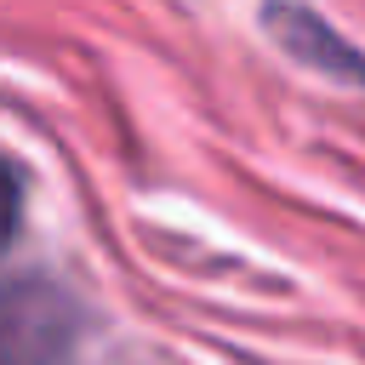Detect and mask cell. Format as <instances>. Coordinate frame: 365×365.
Segmentation results:
<instances>
[{"mask_svg":"<svg viewBox=\"0 0 365 365\" xmlns=\"http://www.w3.org/2000/svg\"><path fill=\"white\" fill-rule=\"evenodd\" d=\"M80 348V302L51 279L0 285V365H68Z\"/></svg>","mask_w":365,"mask_h":365,"instance_id":"1","label":"cell"},{"mask_svg":"<svg viewBox=\"0 0 365 365\" xmlns=\"http://www.w3.org/2000/svg\"><path fill=\"white\" fill-rule=\"evenodd\" d=\"M11 228H17V177H11V165H0V251H6Z\"/></svg>","mask_w":365,"mask_h":365,"instance_id":"2","label":"cell"}]
</instances>
